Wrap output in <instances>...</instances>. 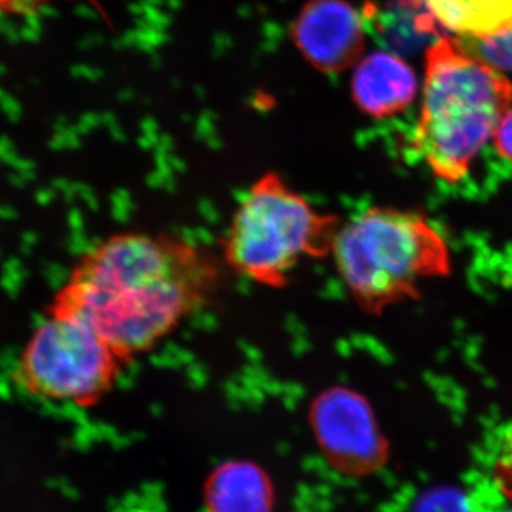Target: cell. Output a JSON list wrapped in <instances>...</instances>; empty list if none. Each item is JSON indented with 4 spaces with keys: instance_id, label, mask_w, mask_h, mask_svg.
Wrapping results in <instances>:
<instances>
[{
    "instance_id": "6",
    "label": "cell",
    "mask_w": 512,
    "mask_h": 512,
    "mask_svg": "<svg viewBox=\"0 0 512 512\" xmlns=\"http://www.w3.org/2000/svg\"><path fill=\"white\" fill-rule=\"evenodd\" d=\"M312 417L320 446L340 470L369 476L387 463L389 444L360 394L346 387L326 390L316 400Z\"/></svg>"
},
{
    "instance_id": "11",
    "label": "cell",
    "mask_w": 512,
    "mask_h": 512,
    "mask_svg": "<svg viewBox=\"0 0 512 512\" xmlns=\"http://www.w3.org/2000/svg\"><path fill=\"white\" fill-rule=\"evenodd\" d=\"M460 45L494 69L512 70V26L497 35L468 39Z\"/></svg>"
},
{
    "instance_id": "16",
    "label": "cell",
    "mask_w": 512,
    "mask_h": 512,
    "mask_svg": "<svg viewBox=\"0 0 512 512\" xmlns=\"http://www.w3.org/2000/svg\"><path fill=\"white\" fill-rule=\"evenodd\" d=\"M504 512H512V510H507V511H504Z\"/></svg>"
},
{
    "instance_id": "8",
    "label": "cell",
    "mask_w": 512,
    "mask_h": 512,
    "mask_svg": "<svg viewBox=\"0 0 512 512\" xmlns=\"http://www.w3.org/2000/svg\"><path fill=\"white\" fill-rule=\"evenodd\" d=\"M413 70L399 57L377 52L357 64L352 96L359 110L382 120L403 113L416 97Z\"/></svg>"
},
{
    "instance_id": "15",
    "label": "cell",
    "mask_w": 512,
    "mask_h": 512,
    "mask_svg": "<svg viewBox=\"0 0 512 512\" xmlns=\"http://www.w3.org/2000/svg\"><path fill=\"white\" fill-rule=\"evenodd\" d=\"M53 0H0V12L9 15H29L49 5Z\"/></svg>"
},
{
    "instance_id": "3",
    "label": "cell",
    "mask_w": 512,
    "mask_h": 512,
    "mask_svg": "<svg viewBox=\"0 0 512 512\" xmlns=\"http://www.w3.org/2000/svg\"><path fill=\"white\" fill-rule=\"evenodd\" d=\"M343 285L369 315L420 296V285L451 274L440 229L420 212L370 207L342 222L332 252Z\"/></svg>"
},
{
    "instance_id": "10",
    "label": "cell",
    "mask_w": 512,
    "mask_h": 512,
    "mask_svg": "<svg viewBox=\"0 0 512 512\" xmlns=\"http://www.w3.org/2000/svg\"><path fill=\"white\" fill-rule=\"evenodd\" d=\"M210 504L212 512H268V487L255 468H224L212 483Z\"/></svg>"
},
{
    "instance_id": "2",
    "label": "cell",
    "mask_w": 512,
    "mask_h": 512,
    "mask_svg": "<svg viewBox=\"0 0 512 512\" xmlns=\"http://www.w3.org/2000/svg\"><path fill=\"white\" fill-rule=\"evenodd\" d=\"M512 84L490 64L443 37L427 53L412 147L437 180H466L511 109Z\"/></svg>"
},
{
    "instance_id": "7",
    "label": "cell",
    "mask_w": 512,
    "mask_h": 512,
    "mask_svg": "<svg viewBox=\"0 0 512 512\" xmlns=\"http://www.w3.org/2000/svg\"><path fill=\"white\" fill-rule=\"evenodd\" d=\"M292 37L303 57L323 73H340L359 62L365 26L345 0H312L293 23Z\"/></svg>"
},
{
    "instance_id": "9",
    "label": "cell",
    "mask_w": 512,
    "mask_h": 512,
    "mask_svg": "<svg viewBox=\"0 0 512 512\" xmlns=\"http://www.w3.org/2000/svg\"><path fill=\"white\" fill-rule=\"evenodd\" d=\"M443 28L467 39H483L512 26V0H409Z\"/></svg>"
},
{
    "instance_id": "14",
    "label": "cell",
    "mask_w": 512,
    "mask_h": 512,
    "mask_svg": "<svg viewBox=\"0 0 512 512\" xmlns=\"http://www.w3.org/2000/svg\"><path fill=\"white\" fill-rule=\"evenodd\" d=\"M494 150L498 156L512 164V110H508L503 120L498 124L495 130L493 140H491Z\"/></svg>"
},
{
    "instance_id": "13",
    "label": "cell",
    "mask_w": 512,
    "mask_h": 512,
    "mask_svg": "<svg viewBox=\"0 0 512 512\" xmlns=\"http://www.w3.org/2000/svg\"><path fill=\"white\" fill-rule=\"evenodd\" d=\"M416 512H471L467 497L456 490L430 491L421 498Z\"/></svg>"
},
{
    "instance_id": "12",
    "label": "cell",
    "mask_w": 512,
    "mask_h": 512,
    "mask_svg": "<svg viewBox=\"0 0 512 512\" xmlns=\"http://www.w3.org/2000/svg\"><path fill=\"white\" fill-rule=\"evenodd\" d=\"M493 477L501 494L512 503V423L504 430L494 458Z\"/></svg>"
},
{
    "instance_id": "5",
    "label": "cell",
    "mask_w": 512,
    "mask_h": 512,
    "mask_svg": "<svg viewBox=\"0 0 512 512\" xmlns=\"http://www.w3.org/2000/svg\"><path fill=\"white\" fill-rule=\"evenodd\" d=\"M121 363L82 319L49 312L20 353L15 380L36 399L89 406L113 387Z\"/></svg>"
},
{
    "instance_id": "1",
    "label": "cell",
    "mask_w": 512,
    "mask_h": 512,
    "mask_svg": "<svg viewBox=\"0 0 512 512\" xmlns=\"http://www.w3.org/2000/svg\"><path fill=\"white\" fill-rule=\"evenodd\" d=\"M222 274L221 256L188 239L119 232L80 256L47 312L82 319L126 362L207 308Z\"/></svg>"
},
{
    "instance_id": "4",
    "label": "cell",
    "mask_w": 512,
    "mask_h": 512,
    "mask_svg": "<svg viewBox=\"0 0 512 512\" xmlns=\"http://www.w3.org/2000/svg\"><path fill=\"white\" fill-rule=\"evenodd\" d=\"M313 207L276 171L262 174L239 200L221 241V259L232 274L282 289L302 262L330 255L342 225Z\"/></svg>"
}]
</instances>
